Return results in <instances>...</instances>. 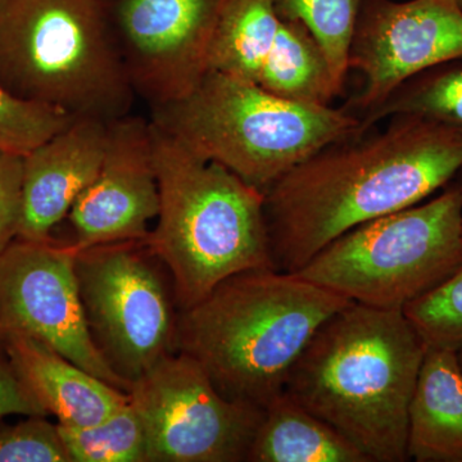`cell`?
Segmentation results:
<instances>
[{"label":"cell","instance_id":"obj_11","mask_svg":"<svg viewBox=\"0 0 462 462\" xmlns=\"http://www.w3.org/2000/svg\"><path fill=\"white\" fill-rule=\"evenodd\" d=\"M41 339L94 376L129 393L91 338L75 254L53 239H16L0 254V330Z\"/></svg>","mask_w":462,"mask_h":462},{"label":"cell","instance_id":"obj_2","mask_svg":"<svg viewBox=\"0 0 462 462\" xmlns=\"http://www.w3.org/2000/svg\"><path fill=\"white\" fill-rule=\"evenodd\" d=\"M425 351L403 311L352 302L316 331L285 393L370 462L409 461V407Z\"/></svg>","mask_w":462,"mask_h":462},{"label":"cell","instance_id":"obj_17","mask_svg":"<svg viewBox=\"0 0 462 462\" xmlns=\"http://www.w3.org/2000/svg\"><path fill=\"white\" fill-rule=\"evenodd\" d=\"M247 462H370L366 455L289 394L264 409Z\"/></svg>","mask_w":462,"mask_h":462},{"label":"cell","instance_id":"obj_6","mask_svg":"<svg viewBox=\"0 0 462 462\" xmlns=\"http://www.w3.org/2000/svg\"><path fill=\"white\" fill-rule=\"evenodd\" d=\"M151 109L152 124L263 194L321 149L357 136L361 123L345 107L282 98L217 71Z\"/></svg>","mask_w":462,"mask_h":462},{"label":"cell","instance_id":"obj_30","mask_svg":"<svg viewBox=\"0 0 462 462\" xmlns=\"http://www.w3.org/2000/svg\"><path fill=\"white\" fill-rule=\"evenodd\" d=\"M456 2H457V3H458V5H461V7H462V0H456Z\"/></svg>","mask_w":462,"mask_h":462},{"label":"cell","instance_id":"obj_12","mask_svg":"<svg viewBox=\"0 0 462 462\" xmlns=\"http://www.w3.org/2000/svg\"><path fill=\"white\" fill-rule=\"evenodd\" d=\"M225 2L109 0L130 81L149 107L182 98L208 72Z\"/></svg>","mask_w":462,"mask_h":462},{"label":"cell","instance_id":"obj_24","mask_svg":"<svg viewBox=\"0 0 462 462\" xmlns=\"http://www.w3.org/2000/svg\"><path fill=\"white\" fill-rule=\"evenodd\" d=\"M403 314L427 346L456 352L462 348V266L404 307Z\"/></svg>","mask_w":462,"mask_h":462},{"label":"cell","instance_id":"obj_20","mask_svg":"<svg viewBox=\"0 0 462 462\" xmlns=\"http://www.w3.org/2000/svg\"><path fill=\"white\" fill-rule=\"evenodd\" d=\"M393 116H416L462 134V60L434 67L401 85L379 107L361 116L358 135Z\"/></svg>","mask_w":462,"mask_h":462},{"label":"cell","instance_id":"obj_7","mask_svg":"<svg viewBox=\"0 0 462 462\" xmlns=\"http://www.w3.org/2000/svg\"><path fill=\"white\" fill-rule=\"evenodd\" d=\"M462 266V194L437 197L354 227L321 249L298 276L351 302L401 310Z\"/></svg>","mask_w":462,"mask_h":462},{"label":"cell","instance_id":"obj_8","mask_svg":"<svg viewBox=\"0 0 462 462\" xmlns=\"http://www.w3.org/2000/svg\"><path fill=\"white\" fill-rule=\"evenodd\" d=\"M75 273L91 338L129 387L178 352L171 276L145 239L78 252Z\"/></svg>","mask_w":462,"mask_h":462},{"label":"cell","instance_id":"obj_27","mask_svg":"<svg viewBox=\"0 0 462 462\" xmlns=\"http://www.w3.org/2000/svg\"><path fill=\"white\" fill-rule=\"evenodd\" d=\"M9 415L48 416L18 376L0 343V418Z\"/></svg>","mask_w":462,"mask_h":462},{"label":"cell","instance_id":"obj_25","mask_svg":"<svg viewBox=\"0 0 462 462\" xmlns=\"http://www.w3.org/2000/svg\"><path fill=\"white\" fill-rule=\"evenodd\" d=\"M0 462H72L58 425L47 416L0 425Z\"/></svg>","mask_w":462,"mask_h":462},{"label":"cell","instance_id":"obj_18","mask_svg":"<svg viewBox=\"0 0 462 462\" xmlns=\"http://www.w3.org/2000/svg\"><path fill=\"white\" fill-rule=\"evenodd\" d=\"M257 85L282 98L315 106H331L343 91L314 33L300 21L282 18Z\"/></svg>","mask_w":462,"mask_h":462},{"label":"cell","instance_id":"obj_23","mask_svg":"<svg viewBox=\"0 0 462 462\" xmlns=\"http://www.w3.org/2000/svg\"><path fill=\"white\" fill-rule=\"evenodd\" d=\"M76 117L62 109L18 98L0 84V151L26 156Z\"/></svg>","mask_w":462,"mask_h":462},{"label":"cell","instance_id":"obj_21","mask_svg":"<svg viewBox=\"0 0 462 462\" xmlns=\"http://www.w3.org/2000/svg\"><path fill=\"white\" fill-rule=\"evenodd\" d=\"M57 425L72 462H147L144 428L130 401L99 424Z\"/></svg>","mask_w":462,"mask_h":462},{"label":"cell","instance_id":"obj_28","mask_svg":"<svg viewBox=\"0 0 462 462\" xmlns=\"http://www.w3.org/2000/svg\"><path fill=\"white\" fill-rule=\"evenodd\" d=\"M455 181L457 182L458 188H460L462 194V171L458 173L457 178L455 179Z\"/></svg>","mask_w":462,"mask_h":462},{"label":"cell","instance_id":"obj_1","mask_svg":"<svg viewBox=\"0 0 462 462\" xmlns=\"http://www.w3.org/2000/svg\"><path fill=\"white\" fill-rule=\"evenodd\" d=\"M462 171V134L416 116L334 143L264 193L273 266L297 273L358 225L409 208Z\"/></svg>","mask_w":462,"mask_h":462},{"label":"cell","instance_id":"obj_16","mask_svg":"<svg viewBox=\"0 0 462 462\" xmlns=\"http://www.w3.org/2000/svg\"><path fill=\"white\" fill-rule=\"evenodd\" d=\"M407 454L462 462V367L456 351L427 346L409 407Z\"/></svg>","mask_w":462,"mask_h":462},{"label":"cell","instance_id":"obj_19","mask_svg":"<svg viewBox=\"0 0 462 462\" xmlns=\"http://www.w3.org/2000/svg\"><path fill=\"white\" fill-rule=\"evenodd\" d=\"M279 26L273 0H226L209 51L208 71L257 84Z\"/></svg>","mask_w":462,"mask_h":462},{"label":"cell","instance_id":"obj_22","mask_svg":"<svg viewBox=\"0 0 462 462\" xmlns=\"http://www.w3.org/2000/svg\"><path fill=\"white\" fill-rule=\"evenodd\" d=\"M282 20L300 21L327 53L340 89L348 75V51L363 0H273Z\"/></svg>","mask_w":462,"mask_h":462},{"label":"cell","instance_id":"obj_13","mask_svg":"<svg viewBox=\"0 0 462 462\" xmlns=\"http://www.w3.org/2000/svg\"><path fill=\"white\" fill-rule=\"evenodd\" d=\"M160 214L151 121L127 115L108 125L98 175L76 199L69 218L74 254L96 245L147 239Z\"/></svg>","mask_w":462,"mask_h":462},{"label":"cell","instance_id":"obj_9","mask_svg":"<svg viewBox=\"0 0 462 462\" xmlns=\"http://www.w3.org/2000/svg\"><path fill=\"white\" fill-rule=\"evenodd\" d=\"M147 462H247L263 409L227 400L189 356H166L130 387Z\"/></svg>","mask_w":462,"mask_h":462},{"label":"cell","instance_id":"obj_26","mask_svg":"<svg viewBox=\"0 0 462 462\" xmlns=\"http://www.w3.org/2000/svg\"><path fill=\"white\" fill-rule=\"evenodd\" d=\"M23 176V156L0 151V254L17 239Z\"/></svg>","mask_w":462,"mask_h":462},{"label":"cell","instance_id":"obj_14","mask_svg":"<svg viewBox=\"0 0 462 462\" xmlns=\"http://www.w3.org/2000/svg\"><path fill=\"white\" fill-rule=\"evenodd\" d=\"M108 125L76 117L66 129L23 156V205L17 239L48 242L51 233L98 175Z\"/></svg>","mask_w":462,"mask_h":462},{"label":"cell","instance_id":"obj_4","mask_svg":"<svg viewBox=\"0 0 462 462\" xmlns=\"http://www.w3.org/2000/svg\"><path fill=\"white\" fill-rule=\"evenodd\" d=\"M151 127L160 214L145 243L171 276L179 311L229 276L275 269L263 191Z\"/></svg>","mask_w":462,"mask_h":462},{"label":"cell","instance_id":"obj_3","mask_svg":"<svg viewBox=\"0 0 462 462\" xmlns=\"http://www.w3.org/2000/svg\"><path fill=\"white\" fill-rule=\"evenodd\" d=\"M349 303L297 273L248 270L179 311L176 346L227 400L264 410L319 328Z\"/></svg>","mask_w":462,"mask_h":462},{"label":"cell","instance_id":"obj_5","mask_svg":"<svg viewBox=\"0 0 462 462\" xmlns=\"http://www.w3.org/2000/svg\"><path fill=\"white\" fill-rule=\"evenodd\" d=\"M0 84L106 123L132 115L138 97L109 0H0Z\"/></svg>","mask_w":462,"mask_h":462},{"label":"cell","instance_id":"obj_15","mask_svg":"<svg viewBox=\"0 0 462 462\" xmlns=\"http://www.w3.org/2000/svg\"><path fill=\"white\" fill-rule=\"evenodd\" d=\"M0 343L27 389L62 427L99 424L129 403V393L94 376L41 339L3 329Z\"/></svg>","mask_w":462,"mask_h":462},{"label":"cell","instance_id":"obj_10","mask_svg":"<svg viewBox=\"0 0 462 462\" xmlns=\"http://www.w3.org/2000/svg\"><path fill=\"white\" fill-rule=\"evenodd\" d=\"M462 60V7L456 0H363L348 51L363 88L346 111L360 118L410 79Z\"/></svg>","mask_w":462,"mask_h":462},{"label":"cell","instance_id":"obj_29","mask_svg":"<svg viewBox=\"0 0 462 462\" xmlns=\"http://www.w3.org/2000/svg\"><path fill=\"white\" fill-rule=\"evenodd\" d=\"M458 360H460L461 367H462V348L457 351Z\"/></svg>","mask_w":462,"mask_h":462}]
</instances>
